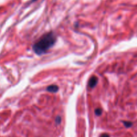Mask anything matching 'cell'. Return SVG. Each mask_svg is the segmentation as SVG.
<instances>
[{"label":"cell","mask_w":137,"mask_h":137,"mask_svg":"<svg viewBox=\"0 0 137 137\" xmlns=\"http://www.w3.org/2000/svg\"><path fill=\"white\" fill-rule=\"evenodd\" d=\"M56 40V35L54 32L46 33L33 44V50L39 56L44 54L54 45Z\"/></svg>","instance_id":"1"},{"label":"cell","mask_w":137,"mask_h":137,"mask_svg":"<svg viewBox=\"0 0 137 137\" xmlns=\"http://www.w3.org/2000/svg\"><path fill=\"white\" fill-rule=\"evenodd\" d=\"M98 82V79L96 76H92L90 78L89 81H88V86L91 88H94L95 86H96Z\"/></svg>","instance_id":"2"},{"label":"cell","mask_w":137,"mask_h":137,"mask_svg":"<svg viewBox=\"0 0 137 137\" xmlns=\"http://www.w3.org/2000/svg\"><path fill=\"white\" fill-rule=\"evenodd\" d=\"M58 86L56 85H51L49 86L47 88V91L49 92H52V93H56L58 91Z\"/></svg>","instance_id":"3"},{"label":"cell","mask_w":137,"mask_h":137,"mask_svg":"<svg viewBox=\"0 0 137 137\" xmlns=\"http://www.w3.org/2000/svg\"><path fill=\"white\" fill-rule=\"evenodd\" d=\"M124 125L125 127H127V128H130L132 126V122L130 121H123L122 122Z\"/></svg>","instance_id":"4"},{"label":"cell","mask_w":137,"mask_h":137,"mask_svg":"<svg viewBox=\"0 0 137 137\" xmlns=\"http://www.w3.org/2000/svg\"><path fill=\"white\" fill-rule=\"evenodd\" d=\"M94 113L96 116H100L102 114V110L100 108H96L94 110Z\"/></svg>","instance_id":"5"},{"label":"cell","mask_w":137,"mask_h":137,"mask_svg":"<svg viewBox=\"0 0 137 137\" xmlns=\"http://www.w3.org/2000/svg\"><path fill=\"white\" fill-rule=\"evenodd\" d=\"M56 122L57 124H60L61 122V117L60 116H57L56 119Z\"/></svg>","instance_id":"6"},{"label":"cell","mask_w":137,"mask_h":137,"mask_svg":"<svg viewBox=\"0 0 137 137\" xmlns=\"http://www.w3.org/2000/svg\"><path fill=\"white\" fill-rule=\"evenodd\" d=\"M100 137H110V136H109L108 134L104 133V134H102L100 136Z\"/></svg>","instance_id":"7"},{"label":"cell","mask_w":137,"mask_h":137,"mask_svg":"<svg viewBox=\"0 0 137 137\" xmlns=\"http://www.w3.org/2000/svg\"><path fill=\"white\" fill-rule=\"evenodd\" d=\"M32 2H35V1H36V0H32Z\"/></svg>","instance_id":"8"}]
</instances>
